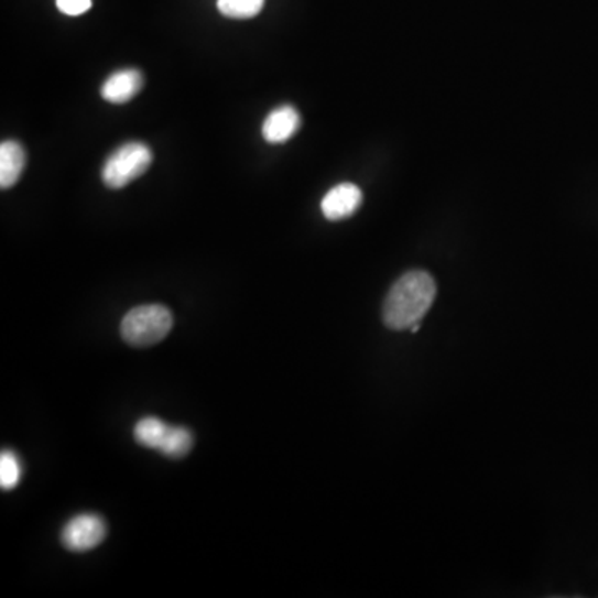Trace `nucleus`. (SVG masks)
Masks as SVG:
<instances>
[{"instance_id": "nucleus-1", "label": "nucleus", "mask_w": 598, "mask_h": 598, "mask_svg": "<svg viewBox=\"0 0 598 598\" xmlns=\"http://www.w3.org/2000/svg\"><path fill=\"white\" fill-rule=\"evenodd\" d=\"M437 286L427 271H407L399 278L382 306V319L394 331H406L421 325L436 300Z\"/></svg>"}, {"instance_id": "nucleus-2", "label": "nucleus", "mask_w": 598, "mask_h": 598, "mask_svg": "<svg viewBox=\"0 0 598 598\" xmlns=\"http://www.w3.org/2000/svg\"><path fill=\"white\" fill-rule=\"evenodd\" d=\"M172 328L173 315L166 306L143 305L123 316L120 335L129 345L146 348L165 339Z\"/></svg>"}, {"instance_id": "nucleus-3", "label": "nucleus", "mask_w": 598, "mask_h": 598, "mask_svg": "<svg viewBox=\"0 0 598 598\" xmlns=\"http://www.w3.org/2000/svg\"><path fill=\"white\" fill-rule=\"evenodd\" d=\"M153 162V153L142 142H127L110 153L102 166V180L110 189L126 188L143 175Z\"/></svg>"}, {"instance_id": "nucleus-4", "label": "nucleus", "mask_w": 598, "mask_h": 598, "mask_svg": "<svg viewBox=\"0 0 598 598\" xmlns=\"http://www.w3.org/2000/svg\"><path fill=\"white\" fill-rule=\"evenodd\" d=\"M133 437L140 446L159 450L172 459H182L193 447V436L188 430L170 426L159 417L140 420L133 430Z\"/></svg>"}, {"instance_id": "nucleus-5", "label": "nucleus", "mask_w": 598, "mask_h": 598, "mask_svg": "<svg viewBox=\"0 0 598 598\" xmlns=\"http://www.w3.org/2000/svg\"><path fill=\"white\" fill-rule=\"evenodd\" d=\"M107 535V524L100 515L80 514L62 529L61 541L67 551L88 552L102 544Z\"/></svg>"}, {"instance_id": "nucleus-6", "label": "nucleus", "mask_w": 598, "mask_h": 598, "mask_svg": "<svg viewBox=\"0 0 598 598\" xmlns=\"http://www.w3.org/2000/svg\"><path fill=\"white\" fill-rule=\"evenodd\" d=\"M362 204V193L355 183H339L326 193L322 211L328 220L339 221L351 217Z\"/></svg>"}, {"instance_id": "nucleus-7", "label": "nucleus", "mask_w": 598, "mask_h": 598, "mask_svg": "<svg viewBox=\"0 0 598 598\" xmlns=\"http://www.w3.org/2000/svg\"><path fill=\"white\" fill-rule=\"evenodd\" d=\"M143 88V74L139 68H122L113 72L100 88L104 100L110 104H127Z\"/></svg>"}, {"instance_id": "nucleus-8", "label": "nucleus", "mask_w": 598, "mask_h": 598, "mask_svg": "<svg viewBox=\"0 0 598 598\" xmlns=\"http://www.w3.org/2000/svg\"><path fill=\"white\" fill-rule=\"evenodd\" d=\"M302 127V117L291 106L278 107L271 110L270 116L264 119L263 139L268 143H284L294 135Z\"/></svg>"}, {"instance_id": "nucleus-9", "label": "nucleus", "mask_w": 598, "mask_h": 598, "mask_svg": "<svg viewBox=\"0 0 598 598\" xmlns=\"http://www.w3.org/2000/svg\"><path fill=\"white\" fill-rule=\"evenodd\" d=\"M28 155L24 146L15 140H4L0 145V186L12 188L24 173Z\"/></svg>"}, {"instance_id": "nucleus-10", "label": "nucleus", "mask_w": 598, "mask_h": 598, "mask_svg": "<svg viewBox=\"0 0 598 598\" xmlns=\"http://www.w3.org/2000/svg\"><path fill=\"white\" fill-rule=\"evenodd\" d=\"M218 11L228 19H253L263 11L264 0H218Z\"/></svg>"}, {"instance_id": "nucleus-11", "label": "nucleus", "mask_w": 598, "mask_h": 598, "mask_svg": "<svg viewBox=\"0 0 598 598\" xmlns=\"http://www.w3.org/2000/svg\"><path fill=\"white\" fill-rule=\"evenodd\" d=\"M21 459L12 450H2V456H0V486L4 490H11L21 482Z\"/></svg>"}, {"instance_id": "nucleus-12", "label": "nucleus", "mask_w": 598, "mask_h": 598, "mask_svg": "<svg viewBox=\"0 0 598 598\" xmlns=\"http://www.w3.org/2000/svg\"><path fill=\"white\" fill-rule=\"evenodd\" d=\"M91 0H57V9L62 14L77 18L90 11Z\"/></svg>"}]
</instances>
